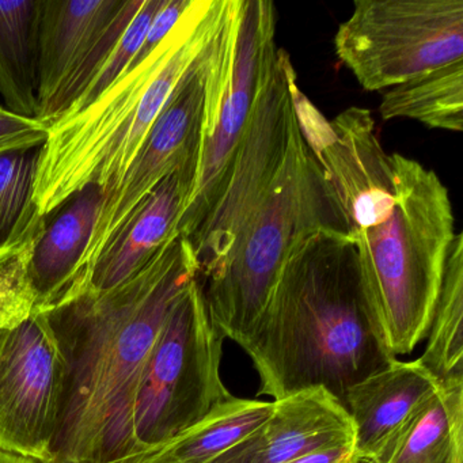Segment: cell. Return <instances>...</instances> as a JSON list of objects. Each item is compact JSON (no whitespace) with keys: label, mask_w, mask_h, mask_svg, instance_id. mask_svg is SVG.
Returning a JSON list of instances; mask_svg holds the SVG:
<instances>
[{"label":"cell","mask_w":463,"mask_h":463,"mask_svg":"<svg viewBox=\"0 0 463 463\" xmlns=\"http://www.w3.org/2000/svg\"><path fill=\"white\" fill-rule=\"evenodd\" d=\"M294 107L387 348L411 354L427 337L457 235L449 189L416 159L387 154L370 110L348 108L329 121L299 88Z\"/></svg>","instance_id":"obj_1"},{"label":"cell","mask_w":463,"mask_h":463,"mask_svg":"<svg viewBox=\"0 0 463 463\" xmlns=\"http://www.w3.org/2000/svg\"><path fill=\"white\" fill-rule=\"evenodd\" d=\"M197 278L188 241L170 240L120 286L47 311L66 362L50 463H113L135 452L143 373L178 298Z\"/></svg>","instance_id":"obj_2"},{"label":"cell","mask_w":463,"mask_h":463,"mask_svg":"<svg viewBox=\"0 0 463 463\" xmlns=\"http://www.w3.org/2000/svg\"><path fill=\"white\" fill-rule=\"evenodd\" d=\"M242 349L273 401L322 387L346 390L397 357L371 314L348 235L325 229L300 241ZM344 406V405H343Z\"/></svg>","instance_id":"obj_3"},{"label":"cell","mask_w":463,"mask_h":463,"mask_svg":"<svg viewBox=\"0 0 463 463\" xmlns=\"http://www.w3.org/2000/svg\"><path fill=\"white\" fill-rule=\"evenodd\" d=\"M224 0H191L164 42L127 70L93 104L48 129L40 150L34 202L47 216L86 186L110 192L137 156L178 83L218 28Z\"/></svg>","instance_id":"obj_4"},{"label":"cell","mask_w":463,"mask_h":463,"mask_svg":"<svg viewBox=\"0 0 463 463\" xmlns=\"http://www.w3.org/2000/svg\"><path fill=\"white\" fill-rule=\"evenodd\" d=\"M325 229L344 232L321 166L295 118L275 181L241 230L222 269L199 283L208 316L224 338L240 346L248 340L295 246Z\"/></svg>","instance_id":"obj_5"},{"label":"cell","mask_w":463,"mask_h":463,"mask_svg":"<svg viewBox=\"0 0 463 463\" xmlns=\"http://www.w3.org/2000/svg\"><path fill=\"white\" fill-rule=\"evenodd\" d=\"M278 10L270 0H224L205 61L199 169L177 232L188 241L218 202L248 126L262 72L276 51Z\"/></svg>","instance_id":"obj_6"},{"label":"cell","mask_w":463,"mask_h":463,"mask_svg":"<svg viewBox=\"0 0 463 463\" xmlns=\"http://www.w3.org/2000/svg\"><path fill=\"white\" fill-rule=\"evenodd\" d=\"M223 341L194 279L173 306L143 373L134 455L164 446L232 397L221 378Z\"/></svg>","instance_id":"obj_7"},{"label":"cell","mask_w":463,"mask_h":463,"mask_svg":"<svg viewBox=\"0 0 463 463\" xmlns=\"http://www.w3.org/2000/svg\"><path fill=\"white\" fill-rule=\"evenodd\" d=\"M335 48L364 90H389L462 61L463 0H357Z\"/></svg>","instance_id":"obj_8"},{"label":"cell","mask_w":463,"mask_h":463,"mask_svg":"<svg viewBox=\"0 0 463 463\" xmlns=\"http://www.w3.org/2000/svg\"><path fill=\"white\" fill-rule=\"evenodd\" d=\"M297 85L291 59L279 48L262 72L250 118L235 151L223 191L202 226L188 240L200 284L222 269L238 234L264 199L283 165L297 118Z\"/></svg>","instance_id":"obj_9"},{"label":"cell","mask_w":463,"mask_h":463,"mask_svg":"<svg viewBox=\"0 0 463 463\" xmlns=\"http://www.w3.org/2000/svg\"><path fill=\"white\" fill-rule=\"evenodd\" d=\"M143 0H40L39 113L50 128L99 77Z\"/></svg>","instance_id":"obj_10"},{"label":"cell","mask_w":463,"mask_h":463,"mask_svg":"<svg viewBox=\"0 0 463 463\" xmlns=\"http://www.w3.org/2000/svg\"><path fill=\"white\" fill-rule=\"evenodd\" d=\"M66 362L45 313L0 327V449L51 462Z\"/></svg>","instance_id":"obj_11"},{"label":"cell","mask_w":463,"mask_h":463,"mask_svg":"<svg viewBox=\"0 0 463 463\" xmlns=\"http://www.w3.org/2000/svg\"><path fill=\"white\" fill-rule=\"evenodd\" d=\"M208 47L178 83L123 178L108 192L83 259L77 297L85 291L89 272L105 246L142 200L178 167L194 159L199 161Z\"/></svg>","instance_id":"obj_12"},{"label":"cell","mask_w":463,"mask_h":463,"mask_svg":"<svg viewBox=\"0 0 463 463\" xmlns=\"http://www.w3.org/2000/svg\"><path fill=\"white\" fill-rule=\"evenodd\" d=\"M441 381L420 359H395L346 390L344 408L354 427L359 463H375L440 389Z\"/></svg>","instance_id":"obj_13"},{"label":"cell","mask_w":463,"mask_h":463,"mask_svg":"<svg viewBox=\"0 0 463 463\" xmlns=\"http://www.w3.org/2000/svg\"><path fill=\"white\" fill-rule=\"evenodd\" d=\"M265 421L208 463H288L307 452L354 441L343 403L322 387L273 401Z\"/></svg>","instance_id":"obj_14"},{"label":"cell","mask_w":463,"mask_h":463,"mask_svg":"<svg viewBox=\"0 0 463 463\" xmlns=\"http://www.w3.org/2000/svg\"><path fill=\"white\" fill-rule=\"evenodd\" d=\"M197 169V159L186 162L142 200L94 262L83 292L120 286L180 235L178 222L194 191Z\"/></svg>","instance_id":"obj_15"},{"label":"cell","mask_w":463,"mask_h":463,"mask_svg":"<svg viewBox=\"0 0 463 463\" xmlns=\"http://www.w3.org/2000/svg\"><path fill=\"white\" fill-rule=\"evenodd\" d=\"M105 200L101 186H86L44 216L28 265L34 313H47L77 297L83 259Z\"/></svg>","instance_id":"obj_16"},{"label":"cell","mask_w":463,"mask_h":463,"mask_svg":"<svg viewBox=\"0 0 463 463\" xmlns=\"http://www.w3.org/2000/svg\"><path fill=\"white\" fill-rule=\"evenodd\" d=\"M273 408V401L232 397L164 446L113 463L211 462L256 430Z\"/></svg>","instance_id":"obj_17"},{"label":"cell","mask_w":463,"mask_h":463,"mask_svg":"<svg viewBox=\"0 0 463 463\" xmlns=\"http://www.w3.org/2000/svg\"><path fill=\"white\" fill-rule=\"evenodd\" d=\"M40 0L0 2V96L23 118L39 113Z\"/></svg>","instance_id":"obj_18"},{"label":"cell","mask_w":463,"mask_h":463,"mask_svg":"<svg viewBox=\"0 0 463 463\" xmlns=\"http://www.w3.org/2000/svg\"><path fill=\"white\" fill-rule=\"evenodd\" d=\"M375 463H463V376L440 389Z\"/></svg>","instance_id":"obj_19"},{"label":"cell","mask_w":463,"mask_h":463,"mask_svg":"<svg viewBox=\"0 0 463 463\" xmlns=\"http://www.w3.org/2000/svg\"><path fill=\"white\" fill-rule=\"evenodd\" d=\"M379 113L383 120L409 118L430 128L462 131L463 59L384 91Z\"/></svg>","instance_id":"obj_20"},{"label":"cell","mask_w":463,"mask_h":463,"mask_svg":"<svg viewBox=\"0 0 463 463\" xmlns=\"http://www.w3.org/2000/svg\"><path fill=\"white\" fill-rule=\"evenodd\" d=\"M463 235L457 232L420 362L440 381L463 376Z\"/></svg>","instance_id":"obj_21"},{"label":"cell","mask_w":463,"mask_h":463,"mask_svg":"<svg viewBox=\"0 0 463 463\" xmlns=\"http://www.w3.org/2000/svg\"><path fill=\"white\" fill-rule=\"evenodd\" d=\"M40 150L0 156V254L32 245L44 229L34 202Z\"/></svg>","instance_id":"obj_22"},{"label":"cell","mask_w":463,"mask_h":463,"mask_svg":"<svg viewBox=\"0 0 463 463\" xmlns=\"http://www.w3.org/2000/svg\"><path fill=\"white\" fill-rule=\"evenodd\" d=\"M164 5L165 0H143L142 7L129 24L127 31L124 32L120 43L113 51L109 61L105 64L99 77L91 83L90 88L80 97V99L67 110L64 116L74 115V113L80 112L89 105L93 104L129 69L140 48H142L143 43H145L151 23H153L154 18L158 14ZM64 116H61V118H64Z\"/></svg>","instance_id":"obj_23"},{"label":"cell","mask_w":463,"mask_h":463,"mask_svg":"<svg viewBox=\"0 0 463 463\" xmlns=\"http://www.w3.org/2000/svg\"><path fill=\"white\" fill-rule=\"evenodd\" d=\"M34 242L0 254V327L12 326L34 313V298L28 280Z\"/></svg>","instance_id":"obj_24"},{"label":"cell","mask_w":463,"mask_h":463,"mask_svg":"<svg viewBox=\"0 0 463 463\" xmlns=\"http://www.w3.org/2000/svg\"><path fill=\"white\" fill-rule=\"evenodd\" d=\"M48 129L37 118H23L0 108V156L43 147Z\"/></svg>","instance_id":"obj_25"},{"label":"cell","mask_w":463,"mask_h":463,"mask_svg":"<svg viewBox=\"0 0 463 463\" xmlns=\"http://www.w3.org/2000/svg\"><path fill=\"white\" fill-rule=\"evenodd\" d=\"M189 4H191V0H165L164 6H162V9L159 10L158 14L156 15L153 23H151L145 43H143L142 48H140L137 58L132 61L129 69L142 63L164 42L165 37L172 32L175 24L178 23L185 10L188 9Z\"/></svg>","instance_id":"obj_26"},{"label":"cell","mask_w":463,"mask_h":463,"mask_svg":"<svg viewBox=\"0 0 463 463\" xmlns=\"http://www.w3.org/2000/svg\"><path fill=\"white\" fill-rule=\"evenodd\" d=\"M288 463H359L354 455V441L325 447L307 452Z\"/></svg>","instance_id":"obj_27"},{"label":"cell","mask_w":463,"mask_h":463,"mask_svg":"<svg viewBox=\"0 0 463 463\" xmlns=\"http://www.w3.org/2000/svg\"><path fill=\"white\" fill-rule=\"evenodd\" d=\"M0 463H39L36 460L29 459L23 455L14 454V452L4 451L0 449Z\"/></svg>","instance_id":"obj_28"},{"label":"cell","mask_w":463,"mask_h":463,"mask_svg":"<svg viewBox=\"0 0 463 463\" xmlns=\"http://www.w3.org/2000/svg\"><path fill=\"white\" fill-rule=\"evenodd\" d=\"M0 108H2V107H0Z\"/></svg>","instance_id":"obj_29"}]
</instances>
